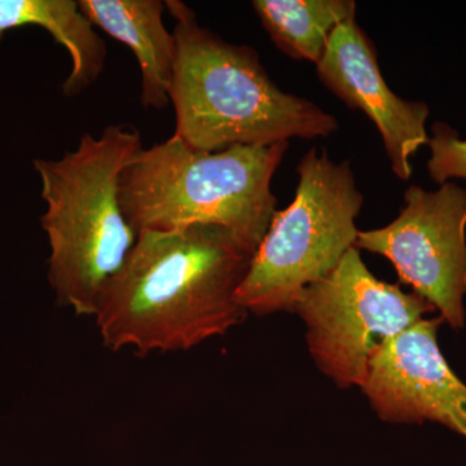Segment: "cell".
Segmentation results:
<instances>
[{"mask_svg":"<svg viewBox=\"0 0 466 466\" xmlns=\"http://www.w3.org/2000/svg\"><path fill=\"white\" fill-rule=\"evenodd\" d=\"M165 7L177 42L170 104L177 139L193 149L219 152L327 137L339 130L336 116L281 91L250 46L223 41L179 0H165Z\"/></svg>","mask_w":466,"mask_h":466,"instance_id":"cell-2","label":"cell"},{"mask_svg":"<svg viewBox=\"0 0 466 466\" xmlns=\"http://www.w3.org/2000/svg\"><path fill=\"white\" fill-rule=\"evenodd\" d=\"M92 25L127 46L140 66V101L147 109L170 104L177 42L164 24L162 0H79Z\"/></svg>","mask_w":466,"mask_h":466,"instance_id":"cell-10","label":"cell"},{"mask_svg":"<svg viewBox=\"0 0 466 466\" xmlns=\"http://www.w3.org/2000/svg\"><path fill=\"white\" fill-rule=\"evenodd\" d=\"M256 250L225 227L137 233L101 299V341L112 351H187L248 317L238 300Z\"/></svg>","mask_w":466,"mask_h":466,"instance_id":"cell-1","label":"cell"},{"mask_svg":"<svg viewBox=\"0 0 466 466\" xmlns=\"http://www.w3.org/2000/svg\"><path fill=\"white\" fill-rule=\"evenodd\" d=\"M253 8L279 50L318 64L334 30L355 18L354 0H254Z\"/></svg>","mask_w":466,"mask_h":466,"instance_id":"cell-12","label":"cell"},{"mask_svg":"<svg viewBox=\"0 0 466 466\" xmlns=\"http://www.w3.org/2000/svg\"><path fill=\"white\" fill-rule=\"evenodd\" d=\"M428 146L431 150L428 170L434 182L441 186L451 177L466 179V140L460 137L458 131L437 122Z\"/></svg>","mask_w":466,"mask_h":466,"instance_id":"cell-13","label":"cell"},{"mask_svg":"<svg viewBox=\"0 0 466 466\" xmlns=\"http://www.w3.org/2000/svg\"><path fill=\"white\" fill-rule=\"evenodd\" d=\"M289 142L193 149L177 137L142 148L121 175L119 200L135 232L225 227L251 249L276 213L272 177Z\"/></svg>","mask_w":466,"mask_h":466,"instance_id":"cell-4","label":"cell"},{"mask_svg":"<svg viewBox=\"0 0 466 466\" xmlns=\"http://www.w3.org/2000/svg\"><path fill=\"white\" fill-rule=\"evenodd\" d=\"M441 321L421 319L383 343L361 391L382 421L437 422L466 441V385L441 354L437 336Z\"/></svg>","mask_w":466,"mask_h":466,"instance_id":"cell-8","label":"cell"},{"mask_svg":"<svg viewBox=\"0 0 466 466\" xmlns=\"http://www.w3.org/2000/svg\"><path fill=\"white\" fill-rule=\"evenodd\" d=\"M142 148L133 126L110 125L97 137L85 134L61 158L34 159L46 204L41 225L50 245L48 283L58 305L79 317L95 318L137 244L119 182Z\"/></svg>","mask_w":466,"mask_h":466,"instance_id":"cell-3","label":"cell"},{"mask_svg":"<svg viewBox=\"0 0 466 466\" xmlns=\"http://www.w3.org/2000/svg\"><path fill=\"white\" fill-rule=\"evenodd\" d=\"M39 26L69 52L72 70L63 94L76 97L100 78L106 45L76 0H0V41L12 29Z\"/></svg>","mask_w":466,"mask_h":466,"instance_id":"cell-11","label":"cell"},{"mask_svg":"<svg viewBox=\"0 0 466 466\" xmlns=\"http://www.w3.org/2000/svg\"><path fill=\"white\" fill-rule=\"evenodd\" d=\"M296 198L276 210L238 288V300L257 317L294 311L300 293L318 283L355 247L364 198L349 161L309 149L300 159Z\"/></svg>","mask_w":466,"mask_h":466,"instance_id":"cell-5","label":"cell"},{"mask_svg":"<svg viewBox=\"0 0 466 466\" xmlns=\"http://www.w3.org/2000/svg\"><path fill=\"white\" fill-rule=\"evenodd\" d=\"M317 67L328 90L376 125L392 173L410 179V158L431 140L425 127L431 110L422 101L404 100L391 91L380 70L375 46L355 18L334 30Z\"/></svg>","mask_w":466,"mask_h":466,"instance_id":"cell-9","label":"cell"},{"mask_svg":"<svg viewBox=\"0 0 466 466\" xmlns=\"http://www.w3.org/2000/svg\"><path fill=\"white\" fill-rule=\"evenodd\" d=\"M294 311L306 325L319 370L346 390L363 388L377 350L434 309L416 293L377 279L354 247L300 293Z\"/></svg>","mask_w":466,"mask_h":466,"instance_id":"cell-6","label":"cell"},{"mask_svg":"<svg viewBox=\"0 0 466 466\" xmlns=\"http://www.w3.org/2000/svg\"><path fill=\"white\" fill-rule=\"evenodd\" d=\"M390 225L359 232L355 247L390 260L400 281L438 309L453 329L465 324L466 189L453 183L429 192L412 186Z\"/></svg>","mask_w":466,"mask_h":466,"instance_id":"cell-7","label":"cell"}]
</instances>
